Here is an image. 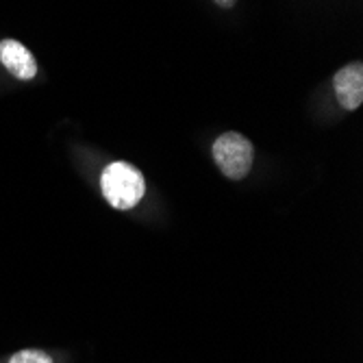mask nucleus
I'll list each match as a JSON object with an SVG mask.
<instances>
[{
	"label": "nucleus",
	"mask_w": 363,
	"mask_h": 363,
	"mask_svg": "<svg viewBox=\"0 0 363 363\" xmlns=\"http://www.w3.org/2000/svg\"><path fill=\"white\" fill-rule=\"evenodd\" d=\"M337 103L346 111H354L363 103V65L359 61L348 63L333 77Z\"/></svg>",
	"instance_id": "7ed1b4c3"
},
{
	"label": "nucleus",
	"mask_w": 363,
	"mask_h": 363,
	"mask_svg": "<svg viewBox=\"0 0 363 363\" xmlns=\"http://www.w3.org/2000/svg\"><path fill=\"white\" fill-rule=\"evenodd\" d=\"M101 189L107 203L116 209H133L146 194L142 172L126 161H116L105 168L101 177Z\"/></svg>",
	"instance_id": "f257e3e1"
},
{
	"label": "nucleus",
	"mask_w": 363,
	"mask_h": 363,
	"mask_svg": "<svg viewBox=\"0 0 363 363\" xmlns=\"http://www.w3.org/2000/svg\"><path fill=\"white\" fill-rule=\"evenodd\" d=\"M211 152H213V159L218 163V168L222 170V174L228 177L230 181L244 179L250 172V168H252L255 148H252L250 140H246L244 135L235 133V130L222 133L213 142Z\"/></svg>",
	"instance_id": "f03ea898"
},
{
	"label": "nucleus",
	"mask_w": 363,
	"mask_h": 363,
	"mask_svg": "<svg viewBox=\"0 0 363 363\" xmlns=\"http://www.w3.org/2000/svg\"><path fill=\"white\" fill-rule=\"evenodd\" d=\"M216 3H218L222 9H230V7H233V5L238 3V0H216Z\"/></svg>",
	"instance_id": "423d86ee"
},
{
	"label": "nucleus",
	"mask_w": 363,
	"mask_h": 363,
	"mask_svg": "<svg viewBox=\"0 0 363 363\" xmlns=\"http://www.w3.org/2000/svg\"><path fill=\"white\" fill-rule=\"evenodd\" d=\"M9 363H52V359L42 350H20L11 357Z\"/></svg>",
	"instance_id": "39448f33"
},
{
	"label": "nucleus",
	"mask_w": 363,
	"mask_h": 363,
	"mask_svg": "<svg viewBox=\"0 0 363 363\" xmlns=\"http://www.w3.org/2000/svg\"><path fill=\"white\" fill-rule=\"evenodd\" d=\"M0 61L5 68L20 81H30L38 74V63L30 50L16 42V40H3L0 42Z\"/></svg>",
	"instance_id": "20e7f679"
}]
</instances>
